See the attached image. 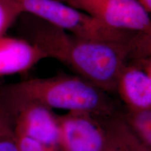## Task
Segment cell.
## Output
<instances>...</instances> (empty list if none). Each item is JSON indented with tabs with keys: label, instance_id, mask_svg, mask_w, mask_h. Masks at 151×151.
<instances>
[{
	"label": "cell",
	"instance_id": "cell-1",
	"mask_svg": "<svg viewBox=\"0 0 151 151\" xmlns=\"http://www.w3.org/2000/svg\"><path fill=\"white\" fill-rule=\"evenodd\" d=\"M14 25L22 39L107 93L116 92L121 71L131 60L132 47L73 36L44 20L22 14Z\"/></svg>",
	"mask_w": 151,
	"mask_h": 151
},
{
	"label": "cell",
	"instance_id": "cell-2",
	"mask_svg": "<svg viewBox=\"0 0 151 151\" xmlns=\"http://www.w3.org/2000/svg\"><path fill=\"white\" fill-rule=\"evenodd\" d=\"M0 96L9 106L34 102L52 111L84 112L97 118L124 112L109 93L77 75L27 79L0 87Z\"/></svg>",
	"mask_w": 151,
	"mask_h": 151
},
{
	"label": "cell",
	"instance_id": "cell-3",
	"mask_svg": "<svg viewBox=\"0 0 151 151\" xmlns=\"http://www.w3.org/2000/svg\"><path fill=\"white\" fill-rule=\"evenodd\" d=\"M22 14L44 20L76 37L132 47L138 33L112 29L58 0H16Z\"/></svg>",
	"mask_w": 151,
	"mask_h": 151
},
{
	"label": "cell",
	"instance_id": "cell-4",
	"mask_svg": "<svg viewBox=\"0 0 151 151\" xmlns=\"http://www.w3.org/2000/svg\"><path fill=\"white\" fill-rule=\"evenodd\" d=\"M90 15L112 29L138 34L151 32V18L139 0H58Z\"/></svg>",
	"mask_w": 151,
	"mask_h": 151
},
{
	"label": "cell",
	"instance_id": "cell-5",
	"mask_svg": "<svg viewBox=\"0 0 151 151\" xmlns=\"http://www.w3.org/2000/svg\"><path fill=\"white\" fill-rule=\"evenodd\" d=\"M101 118L84 112L58 115V151H102L106 133Z\"/></svg>",
	"mask_w": 151,
	"mask_h": 151
},
{
	"label": "cell",
	"instance_id": "cell-6",
	"mask_svg": "<svg viewBox=\"0 0 151 151\" xmlns=\"http://www.w3.org/2000/svg\"><path fill=\"white\" fill-rule=\"evenodd\" d=\"M8 106L14 115L16 134L58 150L59 126L58 115L53 111L34 102Z\"/></svg>",
	"mask_w": 151,
	"mask_h": 151
},
{
	"label": "cell",
	"instance_id": "cell-7",
	"mask_svg": "<svg viewBox=\"0 0 151 151\" xmlns=\"http://www.w3.org/2000/svg\"><path fill=\"white\" fill-rule=\"evenodd\" d=\"M116 92L126 111L139 112L151 109V78L137 63H128L121 71Z\"/></svg>",
	"mask_w": 151,
	"mask_h": 151
},
{
	"label": "cell",
	"instance_id": "cell-8",
	"mask_svg": "<svg viewBox=\"0 0 151 151\" xmlns=\"http://www.w3.org/2000/svg\"><path fill=\"white\" fill-rule=\"evenodd\" d=\"M44 59L45 54L26 39L0 37V76L26 72Z\"/></svg>",
	"mask_w": 151,
	"mask_h": 151
},
{
	"label": "cell",
	"instance_id": "cell-9",
	"mask_svg": "<svg viewBox=\"0 0 151 151\" xmlns=\"http://www.w3.org/2000/svg\"><path fill=\"white\" fill-rule=\"evenodd\" d=\"M101 119L106 133L102 151H151L130 127L124 113Z\"/></svg>",
	"mask_w": 151,
	"mask_h": 151
},
{
	"label": "cell",
	"instance_id": "cell-10",
	"mask_svg": "<svg viewBox=\"0 0 151 151\" xmlns=\"http://www.w3.org/2000/svg\"><path fill=\"white\" fill-rule=\"evenodd\" d=\"M0 151H19L14 115L0 96Z\"/></svg>",
	"mask_w": 151,
	"mask_h": 151
},
{
	"label": "cell",
	"instance_id": "cell-11",
	"mask_svg": "<svg viewBox=\"0 0 151 151\" xmlns=\"http://www.w3.org/2000/svg\"><path fill=\"white\" fill-rule=\"evenodd\" d=\"M124 117L137 137L151 150V109L139 112L125 110Z\"/></svg>",
	"mask_w": 151,
	"mask_h": 151
},
{
	"label": "cell",
	"instance_id": "cell-12",
	"mask_svg": "<svg viewBox=\"0 0 151 151\" xmlns=\"http://www.w3.org/2000/svg\"><path fill=\"white\" fill-rule=\"evenodd\" d=\"M22 14L16 0H0V37L6 34Z\"/></svg>",
	"mask_w": 151,
	"mask_h": 151
},
{
	"label": "cell",
	"instance_id": "cell-13",
	"mask_svg": "<svg viewBox=\"0 0 151 151\" xmlns=\"http://www.w3.org/2000/svg\"><path fill=\"white\" fill-rule=\"evenodd\" d=\"M151 55V32L148 34H137L133 42L131 60L135 62L146 59Z\"/></svg>",
	"mask_w": 151,
	"mask_h": 151
},
{
	"label": "cell",
	"instance_id": "cell-14",
	"mask_svg": "<svg viewBox=\"0 0 151 151\" xmlns=\"http://www.w3.org/2000/svg\"><path fill=\"white\" fill-rule=\"evenodd\" d=\"M19 151H58L42 143L22 135H17Z\"/></svg>",
	"mask_w": 151,
	"mask_h": 151
},
{
	"label": "cell",
	"instance_id": "cell-15",
	"mask_svg": "<svg viewBox=\"0 0 151 151\" xmlns=\"http://www.w3.org/2000/svg\"><path fill=\"white\" fill-rule=\"evenodd\" d=\"M135 63L138 64L139 65H143L142 67H141L144 69V71H146L149 76L151 78V55L148 57L146 59H143L140 61L135 62Z\"/></svg>",
	"mask_w": 151,
	"mask_h": 151
},
{
	"label": "cell",
	"instance_id": "cell-16",
	"mask_svg": "<svg viewBox=\"0 0 151 151\" xmlns=\"http://www.w3.org/2000/svg\"><path fill=\"white\" fill-rule=\"evenodd\" d=\"M141 4L149 14H151V0H139Z\"/></svg>",
	"mask_w": 151,
	"mask_h": 151
}]
</instances>
